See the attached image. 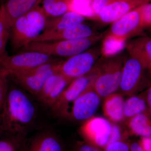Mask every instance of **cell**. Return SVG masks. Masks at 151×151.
I'll use <instances>...</instances> for the list:
<instances>
[{
	"mask_svg": "<svg viewBox=\"0 0 151 151\" xmlns=\"http://www.w3.org/2000/svg\"><path fill=\"white\" fill-rule=\"evenodd\" d=\"M43 108L31 94L17 85L10 86L9 83L0 114V132L27 136L32 131L47 127L42 118L41 111Z\"/></svg>",
	"mask_w": 151,
	"mask_h": 151,
	"instance_id": "1",
	"label": "cell"
},
{
	"mask_svg": "<svg viewBox=\"0 0 151 151\" xmlns=\"http://www.w3.org/2000/svg\"><path fill=\"white\" fill-rule=\"evenodd\" d=\"M125 58L123 52L107 55L94 65L96 76L92 86L100 97L105 98L119 89Z\"/></svg>",
	"mask_w": 151,
	"mask_h": 151,
	"instance_id": "2",
	"label": "cell"
},
{
	"mask_svg": "<svg viewBox=\"0 0 151 151\" xmlns=\"http://www.w3.org/2000/svg\"><path fill=\"white\" fill-rule=\"evenodd\" d=\"M47 18L39 6L17 19L11 27L10 35L13 49L20 50L43 32Z\"/></svg>",
	"mask_w": 151,
	"mask_h": 151,
	"instance_id": "3",
	"label": "cell"
},
{
	"mask_svg": "<svg viewBox=\"0 0 151 151\" xmlns=\"http://www.w3.org/2000/svg\"><path fill=\"white\" fill-rule=\"evenodd\" d=\"M100 33L79 39L50 42H32L21 49L22 51H35L50 56L68 58L91 48L104 37Z\"/></svg>",
	"mask_w": 151,
	"mask_h": 151,
	"instance_id": "4",
	"label": "cell"
},
{
	"mask_svg": "<svg viewBox=\"0 0 151 151\" xmlns=\"http://www.w3.org/2000/svg\"><path fill=\"white\" fill-rule=\"evenodd\" d=\"M142 6L112 23L105 34V42H122L141 32L144 29Z\"/></svg>",
	"mask_w": 151,
	"mask_h": 151,
	"instance_id": "5",
	"label": "cell"
},
{
	"mask_svg": "<svg viewBox=\"0 0 151 151\" xmlns=\"http://www.w3.org/2000/svg\"><path fill=\"white\" fill-rule=\"evenodd\" d=\"M103 52L101 46H94L63 61L59 72L64 76L74 78L86 75L93 69Z\"/></svg>",
	"mask_w": 151,
	"mask_h": 151,
	"instance_id": "6",
	"label": "cell"
},
{
	"mask_svg": "<svg viewBox=\"0 0 151 151\" xmlns=\"http://www.w3.org/2000/svg\"><path fill=\"white\" fill-rule=\"evenodd\" d=\"M96 76L94 68L86 75L74 78L58 98L49 112L56 118L67 117L68 105L73 103L93 82Z\"/></svg>",
	"mask_w": 151,
	"mask_h": 151,
	"instance_id": "7",
	"label": "cell"
},
{
	"mask_svg": "<svg viewBox=\"0 0 151 151\" xmlns=\"http://www.w3.org/2000/svg\"><path fill=\"white\" fill-rule=\"evenodd\" d=\"M57 59L54 57L35 51H22L12 55L7 53L0 56V68L7 75L37 67Z\"/></svg>",
	"mask_w": 151,
	"mask_h": 151,
	"instance_id": "8",
	"label": "cell"
},
{
	"mask_svg": "<svg viewBox=\"0 0 151 151\" xmlns=\"http://www.w3.org/2000/svg\"><path fill=\"white\" fill-rule=\"evenodd\" d=\"M147 70L142 63L128 54L124 61L119 89L129 96L134 95L145 83Z\"/></svg>",
	"mask_w": 151,
	"mask_h": 151,
	"instance_id": "9",
	"label": "cell"
},
{
	"mask_svg": "<svg viewBox=\"0 0 151 151\" xmlns=\"http://www.w3.org/2000/svg\"><path fill=\"white\" fill-rule=\"evenodd\" d=\"M20 151H65V149L57 132L46 127L27 137Z\"/></svg>",
	"mask_w": 151,
	"mask_h": 151,
	"instance_id": "10",
	"label": "cell"
},
{
	"mask_svg": "<svg viewBox=\"0 0 151 151\" xmlns=\"http://www.w3.org/2000/svg\"><path fill=\"white\" fill-rule=\"evenodd\" d=\"M112 125L102 117H92L84 122L81 134L84 141L98 148H105L109 144Z\"/></svg>",
	"mask_w": 151,
	"mask_h": 151,
	"instance_id": "11",
	"label": "cell"
},
{
	"mask_svg": "<svg viewBox=\"0 0 151 151\" xmlns=\"http://www.w3.org/2000/svg\"><path fill=\"white\" fill-rule=\"evenodd\" d=\"M74 79L66 77L59 71L50 76L35 98L46 111H49L58 98Z\"/></svg>",
	"mask_w": 151,
	"mask_h": 151,
	"instance_id": "12",
	"label": "cell"
},
{
	"mask_svg": "<svg viewBox=\"0 0 151 151\" xmlns=\"http://www.w3.org/2000/svg\"><path fill=\"white\" fill-rule=\"evenodd\" d=\"M92 82L72 103L70 115L76 121L92 118L100 105V97L93 89Z\"/></svg>",
	"mask_w": 151,
	"mask_h": 151,
	"instance_id": "13",
	"label": "cell"
},
{
	"mask_svg": "<svg viewBox=\"0 0 151 151\" xmlns=\"http://www.w3.org/2000/svg\"><path fill=\"white\" fill-rule=\"evenodd\" d=\"M99 34L91 26L83 22L59 30L44 31L32 42L79 39L91 37Z\"/></svg>",
	"mask_w": 151,
	"mask_h": 151,
	"instance_id": "14",
	"label": "cell"
},
{
	"mask_svg": "<svg viewBox=\"0 0 151 151\" xmlns=\"http://www.w3.org/2000/svg\"><path fill=\"white\" fill-rule=\"evenodd\" d=\"M60 65L55 68L41 73L28 74L16 72L12 73L8 77H11L16 85L35 97L40 92L47 78L53 73L59 71Z\"/></svg>",
	"mask_w": 151,
	"mask_h": 151,
	"instance_id": "15",
	"label": "cell"
},
{
	"mask_svg": "<svg viewBox=\"0 0 151 151\" xmlns=\"http://www.w3.org/2000/svg\"><path fill=\"white\" fill-rule=\"evenodd\" d=\"M145 4L140 0H119L102 9L95 18L105 24L112 23Z\"/></svg>",
	"mask_w": 151,
	"mask_h": 151,
	"instance_id": "16",
	"label": "cell"
},
{
	"mask_svg": "<svg viewBox=\"0 0 151 151\" xmlns=\"http://www.w3.org/2000/svg\"><path fill=\"white\" fill-rule=\"evenodd\" d=\"M128 54L137 58L151 76V37L140 36L126 45Z\"/></svg>",
	"mask_w": 151,
	"mask_h": 151,
	"instance_id": "17",
	"label": "cell"
},
{
	"mask_svg": "<svg viewBox=\"0 0 151 151\" xmlns=\"http://www.w3.org/2000/svg\"><path fill=\"white\" fill-rule=\"evenodd\" d=\"M42 1V0H7L5 3L2 4L1 7L11 28L17 19L40 6Z\"/></svg>",
	"mask_w": 151,
	"mask_h": 151,
	"instance_id": "18",
	"label": "cell"
},
{
	"mask_svg": "<svg viewBox=\"0 0 151 151\" xmlns=\"http://www.w3.org/2000/svg\"><path fill=\"white\" fill-rule=\"evenodd\" d=\"M124 101L122 95L113 93L105 97L103 108L104 115L110 121L119 122L125 118Z\"/></svg>",
	"mask_w": 151,
	"mask_h": 151,
	"instance_id": "19",
	"label": "cell"
},
{
	"mask_svg": "<svg viewBox=\"0 0 151 151\" xmlns=\"http://www.w3.org/2000/svg\"><path fill=\"white\" fill-rule=\"evenodd\" d=\"M86 19V17L84 15L74 11H70L60 16L47 19L43 31L64 29L84 22Z\"/></svg>",
	"mask_w": 151,
	"mask_h": 151,
	"instance_id": "20",
	"label": "cell"
},
{
	"mask_svg": "<svg viewBox=\"0 0 151 151\" xmlns=\"http://www.w3.org/2000/svg\"><path fill=\"white\" fill-rule=\"evenodd\" d=\"M129 120L128 125L133 134L141 137H151V116L147 111Z\"/></svg>",
	"mask_w": 151,
	"mask_h": 151,
	"instance_id": "21",
	"label": "cell"
},
{
	"mask_svg": "<svg viewBox=\"0 0 151 151\" xmlns=\"http://www.w3.org/2000/svg\"><path fill=\"white\" fill-rule=\"evenodd\" d=\"M72 0H42V9L47 18L57 17L71 11Z\"/></svg>",
	"mask_w": 151,
	"mask_h": 151,
	"instance_id": "22",
	"label": "cell"
},
{
	"mask_svg": "<svg viewBox=\"0 0 151 151\" xmlns=\"http://www.w3.org/2000/svg\"><path fill=\"white\" fill-rule=\"evenodd\" d=\"M147 111L145 92L130 96L124 102V111L125 118L129 119Z\"/></svg>",
	"mask_w": 151,
	"mask_h": 151,
	"instance_id": "23",
	"label": "cell"
},
{
	"mask_svg": "<svg viewBox=\"0 0 151 151\" xmlns=\"http://www.w3.org/2000/svg\"><path fill=\"white\" fill-rule=\"evenodd\" d=\"M5 138L0 139V151H20L27 137L21 134L4 133Z\"/></svg>",
	"mask_w": 151,
	"mask_h": 151,
	"instance_id": "24",
	"label": "cell"
},
{
	"mask_svg": "<svg viewBox=\"0 0 151 151\" xmlns=\"http://www.w3.org/2000/svg\"><path fill=\"white\" fill-rule=\"evenodd\" d=\"M11 27L0 7V56L6 53V46L10 35Z\"/></svg>",
	"mask_w": 151,
	"mask_h": 151,
	"instance_id": "25",
	"label": "cell"
},
{
	"mask_svg": "<svg viewBox=\"0 0 151 151\" xmlns=\"http://www.w3.org/2000/svg\"><path fill=\"white\" fill-rule=\"evenodd\" d=\"M8 75L0 68V114L5 100L9 87Z\"/></svg>",
	"mask_w": 151,
	"mask_h": 151,
	"instance_id": "26",
	"label": "cell"
},
{
	"mask_svg": "<svg viewBox=\"0 0 151 151\" xmlns=\"http://www.w3.org/2000/svg\"><path fill=\"white\" fill-rule=\"evenodd\" d=\"M119 0H92L91 9L94 17L99 14L102 9Z\"/></svg>",
	"mask_w": 151,
	"mask_h": 151,
	"instance_id": "27",
	"label": "cell"
},
{
	"mask_svg": "<svg viewBox=\"0 0 151 151\" xmlns=\"http://www.w3.org/2000/svg\"><path fill=\"white\" fill-rule=\"evenodd\" d=\"M103 150L104 151H130V144L124 140L117 141L108 144Z\"/></svg>",
	"mask_w": 151,
	"mask_h": 151,
	"instance_id": "28",
	"label": "cell"
},
{
	"mask_svg": "<svg viewBox=\"0 0 151 151\" xmlns=\"http://www.w3.org/2000/svg\"><path fill=\"white\" fill-rule=\"evenodd\" d=\"M142 18L144 28H151V2L142 6Z\"/></svg>",
	"mask_w": 151,
	"mask_h": 151,
	"instance_id": "29",
	"label": "cell"
},
{
	"mask_svg": "<svg viewBox=\"0 0 151 151\" xmlns=\"http://www.w3.org/2000/svg\"><path fill=\"white\" fill-rule=\"evenodd\" d=\"M72 151H101L100 149L86 142H77L73 146Z\"/></svg>",
	"mask_w": 151,
	"mask_h": 151,
	"instance_id": "30",
	"label": "cell"
},
{
	"mask_svg": "<svg viewBox=\"0 0 151 151\" xmlns=\"http://www.w3.org/2000/svg\"><path fill=\"white\" fill-rule=\"evenodd\" d=\"M123 137L120 128L116 125H112L109 144L120 140H123Z\"/></svg>",
	"mask_w": 151,
	"mask_h": 151,
	"instance_id": "31",
	"label": "cell"
},
{
	"mask_svg": "<svg viewBox=\"0 0 151 151\" xmlns=\"http://www.w3.org/2000/svg\"><path fill=\"white\" fill-rule=\"evenodd\" d=\"M139 143L144 151H151V137H142Z\"/></svg>",
	"mask_w": 151,
	"mask_h": 151,
	"instance_id": "32",
	"label": "cell"
},
{
	"mask_svg": "<svg viewBox=\"0 0 151 151\" xmlns=\"http://www.w3.org/2000/svg\"><path fill=\"white\" fill-rule=\"evenodd\" d=\"M145 93L147 111L151 116V81L149 83L147 89Z\"/></svg>",
	"mask_w": 151,
	"mask_h": 151,
	"instance_id": "33",
	"label": "cell"
},
{
	"mask_svg": "<svg viewBox=\"0 0 151 151\" xmlns=\"http://www.w3.org/2000/svg\"><path fill=\"white\" fill-rule=\"evenodd\" d=\"M130 151H144L139 143L134 142L130 145Z\"/></svg>",
	"mask_w": 151,
	"mask_h": 151,
	"instance_id": "34",
	"label": "cell"
},
{
	"mask_svg": "<svg viewBox=\"0 0 151 151\" xmlns=\"http://www.w3.org/2000/svg\"><path fill=\"white\" fill-rule=\"evenodd\" d=\"M140 1H143V2L145 3V4L151 2V0H140Z\"/></svg>",
	"mask_w": 151,
	"mask_h": 151,
	"instance_id": "35",
	"label": "cell"
},
{
	"mask_svg": "<svg viewBox=\"0 0 151 151\" xmlns=\"http://www.w3.org/2000/svg\"><path fill=\"white\" fill-rule=\"evenodd\" d=\"M1 1H2V0H0V3H1ZM1 5H0V7H1Z\"/></svg>",
	"mask_w": 151,
	"mask_h": 151,
	"instance_id": "36",
	"label": "cell"
}]
</instances>
